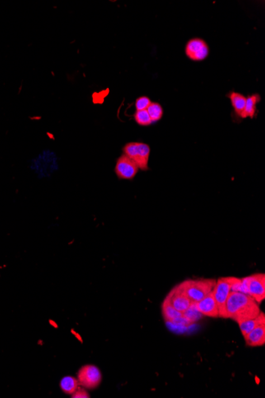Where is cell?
<instances>
[{
    "label": "cell",
    "mask_w": 265,
    "mask_h": 398,
    "mask_svg": "<svg viewBox=\"0 0 265 398\" xmlns=\"http://www.w3.org/2000/svg\"><path fill=\"white\" fill-rule=\"evenodd\" d=\"M259 304L254 299L244 292L231 291L225 303L224 319H231L241 323L252 320L261 314Z\"/></svg>",
    "instance_id": "1"
},
{
    "label": "cell",
    "mask_w": 265,
    "mask_h": 398,
    "mask_svg": "<svg viewBox=\"0 0 265 398\" xmlns=\"http://www.w3.org/2000/svg\"><path fill=\"white\" fill-rule=\"evenodd\" d=\"M215 284V279H189L177 286L187 295L193 303H197L213 290Z\"/></svg>",
    "instance_id": "2"
},
{
    "label": "cell",
    "mask_w": 265,
    "mask_h": 398,
    "mask_svg": "<svg viewBox=\"0 0 265 398\" xmlns=\"http://www.w3.org/2000/svg\"><path fill=\"white\" fill-rule=\"evenodd\" d=\"M242 292L250 296L261 304L265 299V273H255L242 278Z\"/></svg>",
    "instance_id": "3"
},
{
    "label": "cell",
    "mask_w": 265,
    "mask_h": 398,
    "mask_svg": "<svg viewBox=\"0 0 265 398\" xmlns=\"http://www.w3.org/2000/svg\"><path fill=\"white\" fill-rule=\"evenodd\" d=\"M124 155L134 161L139 170L147 171L149 170L150 147L143 142H129L123 147Z\"/></svg>",
    "instance_id": "4"
},
{
    "label": "cell",
    "mask_w": 265,
    "mask_h": 398,
    "mask_svg": "<svg viewBox=\"0 0 265 398\" xmlns=\"http://www.w3.org/2000/svg\"><path fill=\"white\" fill-rule=\"evenodd\" d=\"M235 277H224L216 280V284L213 288V295L219 307V317H223L225 303L232 291L233 280Z\"/></svg>",
    "instance_id": "5"
},
{
    "label": "cell",
    "mask_w": 265,
    "mask_h": 398,
    "mask_svg": "<svg viewBox=\"0 0 265 398\" xmlns=\"http://www.w3.org/2000/svg\"><path fill=\"white\" fill-rule=\"evenodd\" d=\"M77 377L79 384L88 390L96 389L102 381L101 371L94 365H86L81 367Z\"/></svg>",
    "instance_id": "6"
},
{
    "label": "cell",
    "mask_w": 265,
    "mask_h": 398,
    "mask_svg": "<svg viewBox=\"0 0 265 398\" xmlns=\"http://www.w3.org/2000/svg\"><path fill=\"white\" fill-rule=\"evenodd\" d=\"M209 46L201 38H192L187 42L185 53L189 59L194 62H202L209 55Z\"/></svg>",
    "instance_id": "7"
},
{
    "label": "cell",
    "mask_w": 265,
    "mask_h": 398,
    "mask_svg": "<svg viewBox=\"0 0 265 398\" xmlns=\"http://www.w3.org/2000/svg\"><path fill=\"white\" fill-rule=\"evenodd\" d=\"M139 168L136 163L125 155H121L117 160L115 172L117 177L121 180H133Z\"/></svg>",
    "instance_id": "8"
},
{
    "label": "cell",
    "mask_w": 265,
    "mask_h": 398,
    "mask_svg": "<svg viewBox=\"0 0 265 398\" xmlns=\"http://www.w3.org/2000/svg\"><path fill=\"white\" fill-rule=\"evenodd\" d=\"M165 299L168 300V302L176 310H178L182 313L193 304L191 299L187 297V295L178 286H176L170 291Z\"/></svg>",
    "instance_id": "9"
},
{
    "label": "cell",
    "mask_w": 265,
    "mask_h": 398,
    "mask_svg": "<svg viewBox=\"0 0 265 398\" xmlns=\"http://www.w3.org/2000/svg\"><path fill=\"white\" fill-rule=\"evenodd\" d=\"M195 305L203 316L213 318L219 317V307L214 299L212 291L206 295L204 299H202L201 301L195 303Z\"/></svg>",
    "instance_id": "10"
},
{
    "label": "cell",
    "mask_w": 265,
    "mask_h": 398,
    "mask_svg": "<svg viewBox=\"0 0 265 398\" xmlns=\"http://www.w3.org/2000/svg\"><path fill=\"white\" fill-rule=\"evenodd\" d=\"M244 338L246 345L249 347H261L265 345V324L256 327Z\"/></svg>",
    "instance_id": "11"
},
{
    "label": "cell",
    "mask_w": 265,
    "mask_h": 398,
    "mask_svg": "<svg viewBox=\"0 0 265 398\" xmlns=\"http://www.w3.org/2000/svg\"><path fill=\"white\" fill-rule=\"evenodd\" d=\"M265 324V315L261 311V314L257 317L252 319V320H245L243 322L238 323L239 329L242 332L243 336L248 335L252 329H254L256 327L261 324Z\"/></svg>",
    "instance_id": "12"
},
{
    "label": "cell",
    "mask_w": 265,
    "mask_h": 398,
    "mask_svg": "<svg viewBox=\"0 0 265 398\" xmlns=\"http://www.w3.org/2000/svg\"><path fill=\"white\" fill-rule=\"evenodd\" d=\"M259 101H261V96L258 94L248 95L246 98V104L244 111L242 113L241 118L245 119V118H251L253 119L255 116V113L257 111V104Z\"/></svg>",
    "instance_id": "13"
},
{
    "label": "cell",
    "mask_w": 265,
    "mask_h": 398,
    "mask_svg": "<svg viewBox=\"0 0 265 398\" xmlns=\"http://www.w3.org/2000/svg\"><path fill=\"white\" fill-rule=\"evenodd\" d=\"M227 96L229 98V100L231 101L232 106H233L234 111L238 116L241 117L242 113L244 111L245 107L246 104V97L242 94L236 92V91H231L229 92Z\"/></svg>",
    "instance_id": "14"
},
{
    "label": "cell",
    "mask_w": 265,
    "mask_h": 398,
    "mask_svg": "<svg viewBox=\"0 0 265 398\" xmlns=\"http://www.w3.org/2000/svg\"><path fill=\"white\" fill-rule=\"evenodd\" d=\"M162 314L163 317L167 322H174L175 320L183 316L182 312L176 310L171 304L168 302V300L164 299L163 304H162Z\"/></svg>",
    "instance_id": "15"
},
{
    "label": "cell",
    "mask_w": 265,
    "mask_h": 398,
    "mask_svg": "<svg viewBox=\"0 0 265 398\" xmlns=\"http://www.w3.org/2000/svg\"><path fill=\"white\" fill-rule=\"evenodd\" d=\"M79 385L80 384H79L78 379L75 378L72 376H66V377H63L60 383V386H61L62 391L65 393L66 394H70V395L77 391Z\"/></svg>",
    "instance_id": "16"
},
{
    "label": "cell",
    "mask_w": 265,
    "mask_h": 398,
    "mask_svg": "<svg viewBox=\"0 0 265 398\" xmlns=\"http://www.w3.org/2000/svg\"><path fill=\"white\" fill-rule=\"evenodd\" d=\"M147 111L149 113V117L153 123H157L161 120L163 116V108L162 105L158 103H151L149 108H147Z\"/></svg>",
    "instance_id": "17"
},
{
    "label": "cell",
    "mask_w": 265,
    "mask_h": 398,
    "mask_svg": "<svg viewBox=\"0 0 265 398\" xmlns=\"http://www.w3.org/2000/svg\"><path fill=\"white\" fill-rule=\"evenodd\" d=\"M201 316L203 315L198 310L195 303L192 304L186 311L183 312V316L186 318L191 324L197 321Z\"/></svg>",
    "instance_id": "18"
},
{
    "label": "cell",
    "mask_w": 265,
    "mask_h": 398,
    "mask_svg": "<svg viewBox=\"0 0 265 398\" xmlns=\"http://www.w3.org/2000/svg\"><path fill=\"white\" fill-rule=\"evenodd\" d=\"M134 119L138 125L143 126V127L150 126L153 123L147 110L137 111L134 114Z\"/></svg>",
    "instance_id": "19"
},
{
    "label": "cell",
    "mask_w": 265,
    "mask_h": 398,
    "mask_svg": "<svg viewBox=\"0 0 265 398\" xmlns=\"http://www.w3.org/2000/svg\"><path fill=\"white\" fill-rule=\"evenodd\" d=\"M151 102L150 99L147 96H141L138 98L135 102V108L137 111L147 110V108H149Z\"/></svg>",
    "instance_id": "20"
},
{
    "label": "cell",
    "mask_w": 265,
    "mask_h": 398,
    "mask_svg": "<svg viewBox=\"0 0 265 398\" xmlns=\"http://www.w3.org/2000/svg\"><path fill=\"white\" fill-rule=\"evenodd\" d=\"M72 398H89L90 395L86 390L78 388L74 394H72Z\"/></svg>",
    "instance_id": "21"
}]
</instances>
